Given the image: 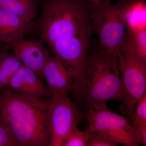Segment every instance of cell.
Masks as SVG:
<instances>
[{
  "label": "cell",
  "instance_id": "4",
  "mask_svg": "<svg viewBox=\"0 0 146 146\" xmlns=\"http://www.w3.org/2000/svg\"><path fill=\"white\" fill-rule=\"evenodd\" d=\"M117 58L124 94L119 109L132 125L136 104L146 94V62L136 52L127 32Z\"/></svg>",
  "mask_w": 146,
  "mask_h": 146
},
{
  "label": "cell",
  "instance_id": "7",
  "mask_svg": "<svg viewBox=\"0 0 146 146\" xmlns=\"http://www.w3.org/2000/svg\"><path fill=\"white\" fill-rule=\"evenodd\" d=\"M50 97L48 111L50 146H62L71 131L86 120L84 112L66 95L52 94Z\"/></svg>",
  "mask_w": 146,
  "mask_h": 146
},
{
  "label": "cell",
  "instance_id": "3",
  "mask_svg": "<svg viewBox=\"0 0 146 146\" xmlns=\"http://www.w3.org/2000/svg\"><path fill=\"white\" fill-rule=\"evenodd\" d=\"M72 94L84 108L106 109L110 101L122 102L124 94L117 55L98 46L90 48L83 81Z\"/></svg>",
  "mask_w": 146,
  "mask_h": 146
},
{
  "label": "cell",
  "instance_id": "20",
  "mask_svg": "<svg viewBox=\"0 0 146 146\" xmlns=\"http://www.w3.org/2000/svg\"><path fill=\"white\" fill-rule=\"evenodd\" d=\"M94 1H100L108 2H113V1L118 2L123 1L124 0H94Z\"/></svg>",
  "mask_w": 146,
  "mask_h": 146
},
{
  "label": "cell",
  "instance_id": "6",
  "mask_svg": "<svg viewBox=\"0 0 146 146\" xmlns=\"http://www.w3.org/2000/svg\"><path fill=\"white\" fill-rule=\"evenodd\" d=\"M85 120L89 123L87 129L96 130L110 141L125 146L140 145L136 131L123 115L106 109L84 108Z\"/></svg>",
  "mask_w": 146,
  "mask_h": 146
},
{
  "label": "cell",
  "instance_id": "15",
  "mask_svg": "<svg viewBox=\"0 0 146 146\" xmlns=\"http://www.w3.org/2000/svg\"><path fill=\"white\" fill-rule=\"evenodd\" d=\"M132 126L141 145L146 146V94L136 104Z\"/></svg>",
  "mask_w": 146,
  "mask_h": 146
},
{
  "label": "cell",
  "instance_id": "11",
  "mask_svg": "<svg viewBox=\"0 0 146 146\" xmlns=\"http://www.w3.org/2000/svg\"><path fill=\"white\" fill-rule=\"evenodd\" d=\"M34 23H30L0 8V42L7 44L31 32Z\"/></svg>",
  "mask_w": 146,
  "mask_h": 146
},
{
  "label": "cell",
  "instance_id": "9",
  "mask_svg": "<svg viewBox=\"0 0 146 146\" xmlns=\"http://www.w3.org/2000/svg\"><path fill=\"white\" fill-rule=\"evenodd\" d=\"M43 79L46 82L51 95H66L75 88L74 76L56 57L51 56L43 71Z\"/></svg>",
  "mask_w": 146,
  "mask_h": 146
},
{
  "label": "cell",
  "instance_id": "8",
  "mask_svg": "<svg viewBox=\"0 0 146 146\" xmlns=\"http://www.w3.org/2000/svg\"><path fill=\"white\" fill-rule=\"evenodd\" d=\"M23 65L34 71L41 79H43V71L49 58L51 56L48 48L42 40L27 39L22 36L5 44Z\"/></svg>",
  "mask_w": 146,
  "mask_h": 146
},
{
  "label": "cell",
  "instance_id": "13",
  "mask_svg": "<svg viewBox=\"0 0 146 146\" xmlns=\"http://www.w3.org/2000/svg\"><path fill=\"white\" fill-rule=\"evenodd\" d=\"M125 17L128 30L146 29V4L143 0H125Z\"/></svg>",
  "mask_w": 146,
  "mask_h": 146
},
{
  "label": "cell",
  "instance_id": "17",
  "mask_svg": "<svg viewBox=\"0 0 146 146\" xmlns=\"http://www.w3.org/2000/svg\"><path fill=\"white\" fill-rule=\"evenodd\" d=\"M89 131H81L78 127L69 133L63 141L62 146H87Z\"/></svg>",
  "mask_w": 146,
  "mask_h": 146
},
{
  "label": "cell",
  "instance_id": "2",
  "mask_svg": "<svg viewBox=\"0 0 146 146\" xmlns=\"http://www.w3.org/2000/svg\"><path fill=\"white\" fill-rule=\"evenodd\" d=\"M49 100L27 96L6 86L0 90V116L18 146H50Z\"/></svg>",
  "mask_w": 146,
  "mask_h": 146
},
{
  "label": "cell",
  "instance_id": "21",
  "mask_svg": "<svg viewBox=\"0 0 146 146\" xmlns=\"http://www.w3.org/2000/svg\"><path fill=\"white\" fill-rule=\"evenodd\" d=\"M5 49H7V48L6 47L5 45L4 44L0 42V51L2 50Z\"/></svg>",
  "mask_w": 146,
  "mask_h": 146
},
{
  "label": "cell",
  "instance_id": "1",
  "mask_svg": "<svg viewBox=\"0 0 146 146\" xmlns=\"http://www.w3.org/2000/svg\"><path fill=\"white\" fill-rule=\"evenodd\" d=\"M34 30L48 46L69 40L91 44L94 33L87 0H40Z\"/></svg>",
  "mask_w": 146,
  "mask_h": 146
},
{
  "label": "cell",
  "instance_id": "19",
  "mask_svg": "<svg viewBox=\"0 0 146 146\" xmlns=\"http://www.w3.org/2000/svg\"><path fill=\"white\" fill-rule=\"evenodd\" d=\"M18 146L7 124L0 116V146Z\"/></svg>",
  "mask_w": 146,
  "mask_h": 146
},
{
  "label": "cell",
  "instance_id": "5",
  "mask_svg": "<svg viewBox=\"0 0 146 146\" xmlns=\"http://www.w3.org/2000/svg\"><path fill=\"white\" fill-rule=\"evenodd\" d=\"M87 1L93 30L98 39V46L117 55L127 33L125 0L116 3Z\"/></svg>",
  "mask_w": 146,
  "mask_h": 146
},
{
  "label": "cell",
  "instance_id": "10",
  "mask_svg": "<svg viewBox=\"0 0 146 146\" xmlns=\"http://www.w3.org/2000/svg\"><path fill=\"white\" fill-rule=\"evenodd\" d=\"M42 80L34 71L22 64L7 86L18 94L45 99L50 96L51 94Z\"/></svg>",
  "mask_w": 146,
  "mask_h": 146
},
{
  "label": "cell",
  "instance_id": "18",
  "mask_svg": "<svg viewBox=\"0 0 146 146\" xmlns=\"http://www.w3.org/2000/svg\"><path fill=\"white\" fill-rule=\"evenodd\" d=\"M87 146H117V144L110 141L96 130H89Z\"/></svg>",
  "mask_w": 146,
  "mask_h": 146
},
{
  "label": "cell",
  "instance_id": "12",
  "mask_svg": "<svg viewBox=\"0 0 146 146\" xmlns=\"http://www.w3.org/2000/svg\"><path fill=\"white\" fill-rule=\"evenodd\" d=\"M40 0H0V8L30 23L38 16Z\"/></svg>",
  "mask_w": 146,
  "mask_h": 146
},
{
  "label": "cell",
  "instance_id": "16",
  "mask_svg": "<svg viewBox=\"0 0 146 146\" xmlns=\"http://www.w3.org/2000/svg\"><path fill=\"white\" fill-rule=\"evenodd\" d=\"M127 32L136 52L146 62V29L127 30Z\"/></svg>",
  "mask_w": 146,
  "mask_h": 146
},
{
  "label": "cell",
  "instance_id": "14",
  "mask_svg": "<svg viewBox=\"0 0 146 146\" xmlns=\"http://www.w3.org/2000/svg\"><path fill=\"white\" fill-rule=\"evenodd\" d=\"M22 65L12 52L7 49L0 51V90L8 86Z\"/></svg>",
  "mask_w": 146,
  "mask_h": 146
}]
</instances>
